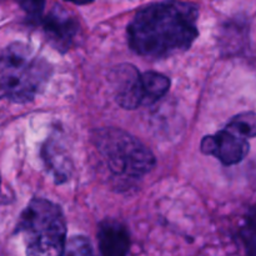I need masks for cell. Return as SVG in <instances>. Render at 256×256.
Listing matches in <instances>:
<instances>
[{
	"label": "cell",
	"instance_id": "obj_1",
	"mask_svg": "<svg viewBox=\"0 0 256 256\" xmlns=\"http://www.w3.org/2000/svg\"><path fill=\"white\" fill-rule=\"evenodd\" d=\"M198 8L182 2H154L128 25V42L136 54L160 59L185 52L198 36Z\"/></svg>",
	"mask_w": 256,
	"mask_h": 256
},
{
	"label": "cell",
	"instance_id": "obj_2",
	"mask_svg": "<svg viewBox=\"0 0 256 256\" xmlns=\"http://www.w3.org/2000/svg\"><path fill=\"white\" fill-rule=\"evenodd\" d=\"M52 72V65L29 45H8L0 52V100L32 102L45 89Z\"/></svg>",
	"mask_w": 256,
	"mask_h": 256
},
{
	"label": "cell",
	"instance_id": "obj_3",
	"mask_svg": "<svg viewBox=\"0 0 256 256\" xmlns=\"http://www.w3.org/2000/svg\"><path fill=\"white\" fill-rule=\"evenodd\" d=\"M90 138L109 174L124 184L142 180L155 166V156L149 148L124 130L98 129Z\"/></svg>",
	"mask_w": 256,
	"mask_h": 256
},
{
	"label": "cell",
	"instance_id": "obj_4",
	"mask_svg": "<svg viewBox=\"0 0 256 256\" xmlns=\"http://www.w3.org/2000/svg\"><path fill=\"white\" fill-rule=\"evenodd\" d=\"M16 232L24 236L26 256H62L66 224L59 205L32 199L20 215Z\"/></svg>",
	"mask_w": 256,
	"mask_h": 256
},
{
	"label": "cell",
	"instance_id": "obj_5",
	"mask_svg": "<svg viewBox=\"0 0 256 256\" xmlns=\"http://www.w3.org/2000/svg\"><path fill=\"white\" fill-rule=\"evenodd\" d=\"M110 82L114 88L115 99L124 109L134 110L156 102L168 92L170 79L160 72H140L130 64L112 69Z\"/></svg>",
	"mask_w": 256,
	"mask_h": 256
},
{
	"label": "cell",
	"instance_id": "obj_6",
	"mask_svg": "<svg viewBox=\"0 0 256 256\" xmlns=\"http://www.w3.org/2000/svg\"><path fill=\"white\" fill-rule=\"evenodd\" d=\"M42 12L32 22L42 25L48 42L58 52H65L72 48L79 32V24L76 19L62 5L58 4H55L48 14L44 15Z\"/></svg>",
	"mask_w": 256,
	"mask_h": 256
},
{
	"label": "cell",
	"instance_id": "obj_7",
	"mask_svg": "<svg viewBox=\"0 0 256 256\" xmlns=\"http://www.w3.org/2000/svg\"><path fill=\"white\" fill-rule=\"evenodd\" d=\"M250 149L245 138L228 126L202 140L200 150L206 155L219 159L224 165H235L242 162Z\"/></svg>",
	"mask_w": 256,
	"mask_h": 256
},
{
	"label": "cell",
	"instance_id": "obj_8",
	"mask_svg": "<svg viewBox=\"0 0 256 256\" xmlns=\"http://www.w3.org/2000/svg\"><path fill=\"white\" fill-rule=\"evenodd\" d=\"M102 256H129L130 236L126 228L114 220L100 224L98 232Z\"/></svg>",
	"mask_w": 256,
	"mask_h": 256
},
{
	"label": "cell",
	"instance_id": "obj_9",
	"mask_svg": "<svg viewBox=\"0 0 256 256\" xmlns=\"http://www.w3.org/2000/svg\"><path fill=\"white\" fill-rule=\"evenodd\" d=\"M239 236L244 244L248 256H256V206L252 208L245 215Z\"/></svg>",
	"mask_w": 256,
	"mask_h": 256
},
{
	"label": "cell",
	"instance_id": "obj_10",
	"mask_svg": "<svg viewBox=\"0 0 256 256\" xmlns=\"http://www.w3.org/2000/svg\"><path fill=\"white\" fill-rule=\"evenodd\" d=\"M226 126L245 139L256 138V112H246L238 114L230 120Z\"/></svg>",
	"mask_w": 256,
	"mask_h": 256
},
{
	"label": "cell",
	"instance_id": "obj_11",
	"mask_svg": "<svg viewBox=\"0 0 256 256\" xmlns=\"http://www.w3.org/2000/svg\"><path fill=\"white\" fill-rule=\"evenodd\" d=\"M62 256H96V252L92 242L88 238L79 235L68 240Z\"/></svg>",
	"mask_w": 256,
	"mask_h": 256
}]
</instances>
